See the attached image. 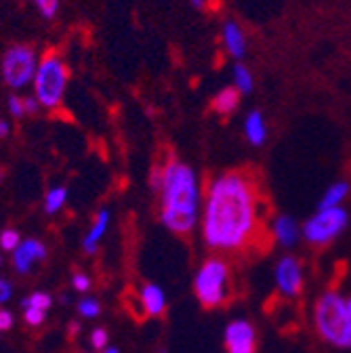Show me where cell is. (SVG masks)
<instances>
[{
    "mask_svg": "<svg viewBox=\"0 0 351 353\" xmlns=\"http://www.w3.org/2000/svg\"><path fill=\"white\" fill-rule=\"evenodd\" d=\"M272 206L261 176L252 168L214 174L206 188L202 238L223 256H250L272 246L268 228Z\"/></svg>",
    "mask_w": 351,
    "mask_h": 353,
    "instance_id": "obj_1",
    "label": "cell"
},
{
    "mask_svg": "<svg viewBox=\"0 0 351 353\" xmlns=\"http://www.w3.org/2000/svg\"><path fill=\"white\" fill-rule=\"evenodd\" d=\"M162 198V223L177 236H190L198 219V181L194 170L174 156L164 158V181L160 190Z\"/></svg>",
    "mask_w": 351,
    "mask_h": 353,
    "instance_id": "obj_2",
    "label": "cell"
},
{
    "mask_svg": "<svg viewBox=\"0 0 351 353\" xmlns=\"http://www.w3.org/2000/svg\"><path fill=\"white\" fill-rule=\"evenodd\" d=\"M68 84H70V68L66 59L55 51L42 55L32 82V91L40 108L57 110L66 99Z\"/></svg>",
    "mask_w": 351,
    "mask_h": 353,
    "instance_id": "obj_3",
    "label": "cell"
},
{
    "mask_svg": "<svg viewBox=\"0 0 351 353\" xmlns=\"http://www.w3.org/2000/svg\"><path fill=\"white\" fill-rule=\"evenodd\" d=\"M316 328L320 336L341 349H351V314L337 292H324L316 303Z\"/></svg>",
    "mask_w": 351,
    "mask_h": 353,
    "instance_id": "obj_4",
    "label": "cell"
},
{
    "mask_svg": "<svg viewBox=\"0 0 351 353\" xmlns=\"http://www.w3.org/2000/svg\"><path fill=\"white\" fill-rule=\"evenodd\" d=\"M232 286V268L223 256H212L204 261L194 282L196 296L206 309L225 305L234 294Z\"/></svg>",
    "mask_w": 351,
    "mask_h": 353,
    "instance_id": "obj_5",
    "label": "cell"
},
{
    "mask_svg": "<svg viewBox=\"0 0 351 353\" xmlns=\"http://www.w3.org/2000/svg\"><path fill=\"white\" fill-rule=\"evenodd\" d=\"M40 57L32 44L15 42L0 57V78L9 88L21 91L28 84L34 82L36 70H38Z\"/></svg>",
    "mask_w": 351,
    "mask_h": 353,
    "instance_id": "obj_6",
    "label": "cell"
},
{
    "mask_svg": "<svg viewBox=\"0 0 351 353\" xmlns=\"http://www.w3.org/2000/svg\"><path fill=\"white\" fill-rule=\"evenodd\" d=\"M347 225V212L337 206V208H326L314 214L307 223L303 225V238L312 246H324L332 242Z\"/></svg>",
    "mask_w": 351,
    "mask_h": 353,
    "instance_id": "obj_7",
    "label": "cell"
},
{
    "mask_svg": "<svg viewBox=\"0 0 351 353\" xmlns=\"http://www.w3.org/2000/svg\"><path fill=\"white\" fill-rule=\"evenodd\" d=\"M225 347L228 353H254L257 336L252 324L246 320H236L225 328Z\"/></svg>",
    "mask_w": 351,
    "mask_h": 353,
    "instance_id": "obj_8",
    "label": "cell"
},
{
    "mask_svg": "<svg viewBox=\"0 0 351 353\" xmlns=\"http://www.w3.org/2000/svg\"><path fill=\"white\" fill-rule=\"evenodd\" d=\"M276 282H278V288L286 296H297L301 292V288H303V270H301V263L294 256H284L278 263Z\"/></svg>",
    "mask_w": 351,
    "mask_h": 353,
    "instance_id": "obj_9",
    "label": "cell"
},
{
    "mask_svg": "<svg viewBox=\"0 0 351 353\" xmlns=\"http://www.w3.org/2000/svg\"><path fill=\"white\" fill-rule=\"evenodd\" d=\"M221 40L228 55L236 61H242L246 55V34L236 19H228L221 28Z\"/></svg>",
    "mask_w": 351,
    "mask_h": 353,
    "instance_id": "obj_10",
    "label": "cell"
},
{
    "mask_svg": "<svg viewBox=\"0 0 351 353\" xmlns=\"http://www.w3.org/2000/svg\"><path fill=\"white\" fill-rule=\"evenodd\" d=\"M45 256H47L45 244L38 242V240H26L13 252V265L19 274H28L32 270V265L36 261H42Z\"/></svg>",
    "mask_w": 351,
    "mask_h": 353,
    "instance_id": "obj_11",
    "label": "cell"
},
{
    "mask_svg": "<svg viewBox=\"0 0 351 353\" xmlns=\"http://www.w3.org/2000/svg\"><path fill=\"white\" fill-rule=\"evenodd\" d=\"M240 99H242V93L238 91V88L232 84V86H225L221 88L210 101V110L217 114V116H232L238 105H240Z\"/></svg>",
    "mask_w": 351,
    "mask_h": 353,
    "instance_id": "obj_12",
    "label": "cell"
},
{
    "mask_svg": "<svg viewBox=\"0 0 351 353\" xmlns=\"http://www.w3.org/2000/svg\"><path fill=\"white\" fill-rule=\"evenodd\" d=\"M244 135H246V141L254 148L265 143L268 126H265V120H263V114L259 110L248 112V116L244 118Z\"/></svg>",
    "mask_w": 351,
    "mask_h": 353,
    "instance_id": "obj_13",
    "label": "cell"
},
{
    "mask_svg": "<svg viewBox=\"0 0 351 353\" xmlns=\"http://www.w3.org/2000/svg\"><path fill=\"white\" fill-rule=\"evenodd\" d=\"M141 305L146 309V314L152 316V318H158L164 314L166 309V299H164V292L156 286V284H146L143 290H141Z\"/></svg>",
    "mask_w": 351,
    "mask_h": 353,
    "instance_id": "obj_14",
    "label": "cell"
},
{
    "mask_svg": "<svg viewBox=\"0 0 351 353\" xmlns=\"http://www.w3.org/2000/svg\"><path fill=\"white\" fill-rule=\"evenodd\" d=\"M276 240L284 246H292L299 240V228L290 216H278L272 228Z\"/></svg>",
    "mask_w": 351,
    "mask_h": 353,
    "instance_id": "obj_15",
    "label": "cell"
},
{
    "mask_svg": "<svg viewBox=\"0 0 351 353\" xmlns=\"http://www.w3.org/2000/svg\"><path fill=\"white\" fill-rule=\"evenodd\" d=\"M108 221H110V212H108V210H99L97 216H95V223H93V228H91V232H89V236H86L84 242H82L84 250L89 252V254L97 250V244H99L101 236H103L106 230H108Z\"/></svg>",
    "mask_w": 351,
    "mask_h": 353,
    "instance_id": "obj_16",
    "label": "cell"
},
{
    "mask_svg": "<svg viewBox=\"0 0 351 353\" xmlns=\"http://www.w3.org/2000/svg\"><path fill=\"white\" fill-rule=\"evenodd\" d=\"M9 114L15 116V118H23L28 114H36L40 110V103L34 95H28V97H21V95H11L9 97Z\"/></svg>",
    "mask_w": 351,
    "mask_h": 353,
    "instance_id": "obj_17",
    "label": "cell"
},
{
    "mask_svg": "<svg viewBox=\"0 0 351 353\" xmlns=\"http://www.w3.org/2000/svg\"><path fill=\"white\" fill-rule=\"evenodd\" d=\"M232 80H234V86L242 95H250L254 91V76L250 72V68H246L244 63H236L234 65V72H232Z\"/></svg>",
    "mask_w": 351,
    "mask_h": 353,
    "instance_id": "obj_18",
    "label": "cell"
},
{
    "mask_svg": "<svg viewBox=\"0 0 351 353\" xmlns=\"http://www.w3.org/2000/svg\"><path fill=\"white\" fill-rule=\"evenodd\" d=\"M347 194H349V185H347L345 181H339V183L330 185V188H328V192L324 194L322 202H320V210L337 208V206L345 200V196H347Z\"/></svg>",
    "mask_w": 351,
    "mask_h": 353,
    "instance_id": "obj_19",
    "label": "cell"
},
{
    "mask_svg": "<svg viewBox=\"0 0 351 353\" xmlns=\"http://www.w3.org/2000/svg\"><path fill=\"white\" fill-rule=\"evenodd\" d=\"M66 200H68V190H66V188H53V190L47 192L45 210H47L49 214H55V212H59V210L63 208Z\"/></svg>",
    "mask_w": 351,
    "mask_h": 353,
    "instance_id": "obj_20",
    "label": "cell"
},
{
    "mask_svg": "<svg viewBox=\"0 0 351 353\" xmlns=\"http://www.w3.org/2000/svg\"><path fill=\"white\" fill-rule=\"evenodd\" d=\"M32 5L36 7V11L45 19H53L59 13L61 0H32Z\"/></svg>",
    "mask_w": 351,
    "mask_h": 353,
    "instance_id": "obj_21",
    "label": "cell"
},
{
    "mask_svg": "<svg viewBox=\"0 0 351 353\" xmlns=\"http://www.w3.org/2000/svg\"><path fill=\"white\" fill-rule=\"evenodd\" d=\"M51 296L45 294V292H34L32 296L23 299V309L26 307H36V309H42V312H47V309L51 307Z\"/></svg>",
    "mask_w": 351,
    "mask_h": 353,
    "instance_id": "obj_22",
    "label": "cell"
},
{
    "mask_svg": "<svg viewBox=\"0 0 351 353\" xmlns=\"http://www.w3.org/2000/svg\"><path fill=\"white\" fill-rule=\"evenodd\" d=\"M78 312L84 316V318H95L101 314V305L95 301V299H84L80 305H78Z\"/></svg>",
    "mask_w": 351,
    "mask_h": 353,
    "instance_id": "obj_23",
    "label": "cell"
},
{
    "mask_svg": "<svg viewBox=\"0 0 351 353\" xmlns=\"http://www.w3.org/2000/svg\"><path fill=\"white\" fill-rule=\"evenodd\" d=\"M0 246L5 250H15L19 246V234L15 230H5L0 234Z\"/></svg>",
    "mask_w": 351,
    "mask_h": 353,
    "instance_id": "obj_24",
    "label": "cell"
},
{
    "mask_svg": "<svg viewBox=\"0 0 351 353\" xmlns=\"http://www.w3.org/2000/svg\"><path fill=\"white\" fill-rule=\"evenodd\" d=\"M42 320H45V312H42V309L26 307V322H28L30 326H40Z\"/></svg>",
    "mask_w": 351,
    "mask_h": 353,
    "instance_id": "obj_25",
    "label": "cell"
},
{
    "mask_svg": "<svg viewBox=\"0 0 351 353\" xmlns=\"http://www.w3.org/2000/svg\"><path fill=\"white\" fill-rule=\"evenodd\" d=\"M91 343H93V347H95V349H103V347L108 345V332H106L103 328L93 330V334H91Z\"/></svg>",
    "mask_w": 351,
    "mask_h": 353,
    "instance_id": "obj_26",
    "label": "cell"
},
{
    "mask_svg": "<svg viewBox=\"0 0 351 353\" xmlns=\"http://www.w3.org/2000/svg\"><path fill=\"white\" fill-rule=\"evenodd\" d=\"M72 284H74V288H76V290L84 292V290H89V286H91V280L86 278L84 274H74V278H72Z\"/></svg>",
    "mask_w": 351,
    "mask_h": 353,
    "instance_id": "obj_27",
    "label": "cell"
},
{
    "mask_svg": "<svg viewBox=\"0 0 351 353\" xmlns=\"http://www.w3.org/2000/svg\"><path fill=\"white\" fill-rule=\"evenodd\" d=\"M13 326V316L7 309H0V330H9Z\"/></svg>",
    "mask_w": 351,
    "mask_h": 353,
    "instance_id": "obj_28",
    "label": "cell"
},
{
    "mask_svg": "<svg viewBox=\"0 0 351 353\" xmlns=\"http://www.w3.org/2000/svg\"><path fill=\"white\" fill-rule=\"evenodd\" d=\"M9 296H11V284L5 278H0V303H5Z\"/></svg>",
    "mask_w": 351,
    "mask_h": 353,
    "instance_id": "obj_29",
    "label": "cell"
},
{
    "mask_svg": "<svg viewBox=\"0 0 351 353\" xmlns=\"http://www.w3.org/2000/svg\"><path fill=\"white\" fill-rule=\"evenodd\" d=\"M11 135V122L0 120V139H7Z\"/></svg>",
    "mask_w": 351,
    "mask_h": 353,
    "instance_id": "obj_30",
    "label": "cell"
},
{
    "mask_svg": "<svg viewBox=\"0 0 351 353\" xmlns=\"http://www.w3.org/2000/svg\"><path fill=\"white\" fill-rule=\"evenodd\" d=\"M190 5H192L194 9H204V7H206V0H190Z\"/></svg>",
    "mask_w": 351,
    "mask_h": 353,
    "instance_id": "obj_31",
    "label": "cell"
},
{
    "mask_svg": "<svg viewBox=\"0 0 351 353\" xmlns=\"http://www.w3.org/2000/svg\"><path fill=\"white\" fill-rule=\"evenodd\" d=\"M347 309H349V314H351V299L347 301Z\"/></svg>",
    "mask_w": 351,
    "mask_h": 353,
    "instance_id": "obj_32",
    "label": "cell"
},
{
    "mask_svg": "<svg viewBox=\"0 0 351 353\" xmlns=\"http://www.w3.org/2000/svg\"><path fill=\"white\" fill-rule=\"evenodd\" d=\"M106 353H118V349H108Z\"/></svg>",
    "mask_w": 351,
    "mask_h": 353,
    "instance_id": "obj_33",
    "label": "cell"
},
{
    "mask_svg": "<svg viewBox=\"0 0 351 353\" xmlns=\"http://www.w3.org/2000/svg\"><path fill=\"white\" fill-rule=\"evenodd\" d=\"M3 174H5V170H3V168H0V181H3Z\"/></svg>",
    "mask_w": 351,
    "mask_h": 353,
    "instance_id": "obj_34",
    "label": "cell"
},
{
    "mask_svg": "<svg viewBox=\"0 0 351 353\" xmlns=\"http://www.w3.org/2000/svg\"><path fill=\"white\" fill-rule=\"evenodd\" d=\"M0 263H3V256H0Z\"/></svg>",
    "mask_w": 351,
    "mask_h": 353,
    "instance_id": "obj_35",
    "label": "cell"
}]
</instances>
